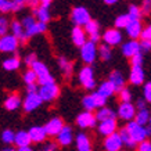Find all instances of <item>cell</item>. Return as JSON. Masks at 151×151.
Masks as SVG:
<instances>
[{"label":"cell","instance_id":"36","mask_svg":"<svg viewBox=\"0 0 151 151\" xmlns=\"http://www.w3.org/2000/svg\"><path fill=\"white\" fill-rule=\"evenodd\" d=\"M47 25L43 22H36L35 25H33L29 31H25V33H27V37H31V36H35V35H39V33H43L45 31H46Z\"/></svg>","mask_w":151,"mask_h":151},{"label":"cell","instance_id":"33","mask_svg":"<svg viewBox=\"0 0 151 151\" xmlns=\"http://www.w3.org/2000/svg\"><path fill=\"white\" fill-rule=\"evenodd\" d=\"M151 119V114L148 110H142V111H137V114H136V116H134V122L136 124H139L140 126H144V125H147L148 122H150Z\"/></svg>","mask_w":151,"mask_h":151},{"label":"cell","instance_id":"4","mask_svg":"<svg viewBox=\"0 0 151 151\" xmlns=\"http://www.w3.org/2000/svg\"><path fill=\"white\" fill-rule=\"evenodd\" d=\"M79 83L82 85L86 90H93L96 86V81H94V72H93L92 67L85 65L82 69L79 71Z\"/></svg>","mask_w":151,"mask_h":151},{"label":"cell","instance_id":"40","mask_svg":"<svg viewBox=\"0 0 151 151\" xmlns=\"http://www.w3.org/2000/svg\"><path fill=\"white\" fill-rule=\"evenodd\" d=\"M24 82L27 83V85H35L37 81V75L35 73V71L33 69H28V71H25L24 72Z\"/></svg>","mask_w":151,"mask_h":151},{"label":"cell","instance_id":"11","mask_svg":"<svg viewBox=\"0 0 151 151\" xmlns=\"http://www.w3.org/2000/svg\"><path fill=\"white\" fill-rule=\"evenodd\" d=\"M136 107L132 103H121L118 107V116L124 121L130 122L134 116H136Z\"/></svg>","mask_w":151,"mask_h":151},{"label":"cell","instance_id":"14","mask_svg":"<svg viewBox=\"0 0 151 151\" xmlns=\"http://www.w3.org/2000/svg\"><path fill=\"white\" fill-rule=\"evenodd\" d=\"M24 6H25V1L22 0H1L0 1V11L3 14L6 13H13V11H19L21 9H24Z\"/></svg>","mask_w":151,"mask_h":151},{"label":"cell","instance_id":"43","mask_svg":"<svg viewBox=\"0 0 151 151\" xmlns=\"http://www.w3.org/2000/svg\"><path fill=\"white\" fill-rule=\"evenodd\" d=\"M93 100H94V103H96V107L100 110V108H104L105 104H107V99H105L104 96H101L100 93H93Z\"/></svg>","mask_w":151,"mask_h":151},{"label":"cell","instance_id":"59","mask_svg":"<svg viewBox=\"0 0 151 151\" xmlns=\"http://www.w3.org/2000/svg\"><path fill=\"white\" fill-rule=\"evenodd\" d=\"M1 151H15V148H14V147H6V148H3V150Z\"/></svg>","mask_w":151,"mask_h":151},{"label":"cell","instance_id":"34","mask_svg":"<svg viewBox=\"0 0 151 151\" xmlns=\"http://www.w3.org/2000/svg\"><path fill=\"white\" fill-rule=\"evenodd\" d=\"M58 67H60V69L64 72L65 76L72 75L73 65H72V63H71V61H68L67 58H64V57H60V58H58Z\"/></svg>","mask_w":151,"mask_h":151},{"label":"cell","instance_id":"48","mask_svg":"<svg viewBox=\"0 0 151 151\" xmlns=\"http://www.w3.org/2000/svg\"><path fill=\"white\" fill-rule=\"evenodd\" d=\"M40 151H57V143H54V142L45 143Z\"/></svg>","mask_w":151,"mask_h":151},{"label":"cell","instance_id":"51","mask_svg":"<svg viewBox=\"0 0 151 151\" xmlns=\"http://www.w3.org/2000/svg\"><path fill=\"white\" fill-rule=\"evenodd\" d=\"M142 40H150L151 42V24L148 27L144 28V31L142 33Z\"/></svg>","mask_w":151,"mask_h":151},{"label":"cell","instance_id":"26","mask_svg":"<svg viewBox=\"0 0 151 151\" xmlns=\"http://www.w3.org/2000/svg\"><path fill=\"white\" fill-rule=\"evenodd\" d=\"M33 17L37 19V22L47 24L51 19V14L49 11V9H45V7L39 6L36 9H33Z\"/></svg>","mask_w":151,"mask_h":151},{"label":"cell","instance_id":"10","mask_svg":"<svg viewBox=\"0 0 151 151\" xmlns=\"http://www.w3.org/2000/svg\"><path fill=\"white\" fill-rule=\"evenodd\" d=\"M97 124L96 115H93V112L90 111H83L76 116V125L79 128L86 129V128H93Z\"/></svg>","mask_w":151,"mask_h":151},{"label":"cell","instance_id":"5","mask_svg":"<svg viewBox=\"0 0 151 151\" xmlns=\"http://www.w3.org/2000/svg\"><path fill=\"white\" fill-rule=\"evenodd\" d=\"M125 128L128 129L129 134H130V137L133 139V142L136 143V144H140V143L146 142V137H147V132H146V128L144 126H140L139 124H136L134 121H130L126 124Z\"/></svg>","mask_w":151,"mask_h":151},{"label":"cell","instance_id":"18","mask_svg":"<svg viewBox=\"0 0 151 151\" xmlns=\"http://www.w3.org/2000/svg\"><path fill=\"white\" fill-rule=\"evenodd\" d=\"M116 119H110V121H104V122H100L99 125V133L108 137L111 134L116 133Z\"/></svg>","mask_w":151,"mask_h":151},{"label":"cell","instance_id":"29","mask_svg":"<svg viewBox=\"0 0 151 151\" xmlns=\"http://www.w3.org/2000/svg\"><path fill=\"white\" fill-rule=\"evenodd\" d=\"M115 92H116V89H115L114 85H112L110 81H107V82H103L100 86H99V90H97V93H100L101 96H104L105 99L111 97Z\"/></svg>","mask_w":151,"mask_h":151},{"label":"cell","instance_id":"37","mask_svg":"<svg viewBox=\"0 0 151 151\" xmlns=\"http://www.w3.org/2000/svg\"><path fill=\"white\" fill-rule=\"evenodd\" d=\"M128 14L129 17H130V19L132 21H140V18H142V9L140 7H137L136 4H130L129 6V10H128Z\"/></svg>","mask_w":151,"mask_h":151},{"label":"cell","instance_id":"3","mask_svg":"<svg viewBox=\"0 0 151 151\" xmlns=\"http://www.w3.org/2000/svg\"><path fill=\"white\" fill-rule=\"evenodd\" d=\"M99 55V47L96 46V43L92 40H87L82 47H81V58L85 64L90 65L94 63L96 57Z\"/></svg>","mask_w":151,"mask_h":151},{"label":"cell","instance_id":"57","mask_svg":"<svg viewBox=\"0 0 151 151\" xmlns=\"http://www.w3.org/2000/svg\"><path fill=\"white\" fill-rule=\"evenodd\" d=\"M18 151H33L31 147H22V148H18Z\"/></svg>","mask_w":151,"mask_h":151},{"label":"cell","instance_id":"47","mask_svg":"<svg viewBox=\"0 0 151 151\" xmlns=\"http://www.w3.org/2000/svg\"><path fill=\"white\" fill-rule=\"evenodd\" d=\"M143 54L140 53V54L134 55L132 60H130V63H132V67H143Z\"/></svg>","mask_w":151,"mask_h":151},{"label":"cell","instance_id":"58","mask_svg":"<svg viewBox=\"0 0 151 151\" xmlns=\"http://www.w3.org/2000/svg\"><path fill=\"white\" fill-rule=\"evenodd\" d=\"M116 3V0H105V4H115Z\"/></svg>","mask_w":151,"mask_h":151},{"label":"cell","instance_id":"55","mask_svg":"<svg viewBox=\"0 0 151 151\" xmlns=\"http://www.w3.org/2000/svg\"><path fill=\"white\" fill-rule=\"evenodd\" d=\"M27 93L28 94H33V93H39V89H37V85H27Z\"/></svg>","mask_w":151,"mask_h":151},{"label":"cell","instance_id":"30","mask_svg":"<svg viewBox=\"0 0 151 151\" xmlns=\"http://www.w3.org/2000/svg\"><path fill=\"white\" fill-rule=\"evenodd\" d=\"M115 116H116V114H115V112L111 110V108H108V107L100 108V110L97 111V114H96L97 121H100V122L110 121V119H115Z\"/></svg>","mask_w":151,"mask_h":151},{"label":"cell","instance_id":"12","mask_svg":"<svg viewBox=\"0 0 151 151\" xmlns=\"http://www.w3.org/2000/svg\"><path fill=\"white\" fill-rule=\"evenodd\" d=\"M122 146H124V142H122L119 133H114V134H111V136L104 139L105 151H122L121 150Z\"/></svg>","mask_w":151,"mask_h":151},{"label":"cell","instance_id":"7","mask_svg":"<svg viewBox=\"0 0 151 151\" xmlns=\"http://www.w3.org/2000/svg\"><path fill=\"white\" fill-rule=\"evenodd\" d=\"M19 40L14 36L13 33H9L0 39V50L3 53H14L18 49Z\"/></svg>","mask_w":151,"mask_h":151},{"label":"cell","instance_id":"39","mask_svg":"<svg viewBox=\"0 0 151 151\" xmlns=\"http://www.w3.org/2000/svg\"><path fill=\"white\" fill-rule=\"evenodd\" d=\"M1 142L4 144H13L15 143V133L11 129H4L1 133Z\"/></svg>","mask_w":151,"mask_h":151},{"label":"cell","instance_id":"21","mask_svg":"<svg viewBox=\"0 0 151 151\" xmlns=\"http://www.w3.org/2000/svg\"><path fill=\"white\" fill-rule=\"evenodd\" d=\"M143 31L144 29H143L140 21H132L129 24V27L126 28V33L130 37V40H137V37H142Z\"/></svg>","mask_w":151,"mask_h":151},{"label":"cell","instance_id":"44","mask_svg":"<svg viewBox=\"0 0 151 151\" xmlns=\"http://www.w3.org/2000/svg\"><path fill=\"white\" fill-rule=\"evenodd\" d=\"M119 99H121L122 103H130V100H132V93H130V90H129L128 87H124V89L119 92Z\"/></svg>","mask_w":151,"mask_h":151},{"label":"cell","instance_id":"38","mask_svg":"<svg viewBox=\"0 0 151 151\" xmlns=\"http://www.w3.org/2000/svg\"><path fill=\"white\" fill-rule=\"evenodd\" d=\"M99 55H100V58L103 61H108L111 58V55H112V50H111V47L108 45H105L103 43L100 47H99Z\"/></svg>","mask_w":151,"mask_h":151},{"label":"cell","instance_id":"22","mask_svg":"<svg viewBox=\"0 0 151 151\" xmlns=\"http://www.w3.org/2000/svg\"><path fill=\"white\" fill-rule=\"evenodd\" d=\"M129 81L132 85H142L144 82V71H143V67H132V71H130V75H129Z\"/></svg>","mask_w":151,"mask_h":151},{"label":"cell","instance_id":"23","mask_svg":"<svg viewBox=\"0 0 151 151\" xmlns=\"http://www.w3.org/2000/svg\"><path fill=\"white\" fill-rule=\"evenodd\" d=\"M10 29H11V33H13V35L17 37L18 40L25 42L28 39L27 33H25V29H24V27H22V24L19 22V21H17V19H14L13 22H11Z\"/></svg>","mask_w":151,"mask_h":151},{"label":"cell","instance_id":"16","mask_svg":"<svg viewBox=\"0 0 151 151\" xmlns=\"http://www.w3.org/2000/svg\"><path fill=\"white\" fill-rule=\"evenodd\" d=\"M72 142H73V130L71 126L65 125L63 128V130L57 136V143L61 144V146H69Z\"/></svg>","mask_w":151,"mask_h":151},{"label":"cell","instance_id":"25","mask_svg":"<svg viewBox=\"0 0 151 151\" xmlns=\"http://www.w3.org/2000/svg\"><path fill=\"white\" fill-rule=\"evenodd\" d=\"M75 143H76L78 151H92L90 140H89V137H87L85 133H78L76 139H75Z\"/></svg>","mask_w":151,"mask_h":151},{"label":"cell","instance_id":"41","mask_svg":"<svg viewBox=\"0 0 151 151\" xmlns=\"http://www.w3.org/2000/svg\"><path fill=\"white\" fill-rule=\"evenodd\" d=\"M82 105L85 107V110L86 111H90L92 112L94 108H97L96 107V103H94V100H93V96L92 94H87V96H85L82 99Z\"/></svg>","mask_w":151,"mask_h":151},{"label":"cell","instance_id":"2","mask_svg":"<svg viewBox=\"0 0 151 151\" xmlns=\"http://www.w3.org/2000/svg\"><path fill=\"white\" fill-rule=\"evenodd\" d=\"M71 19L75 24V27H86L87 24L92 21L90 18V13L87 11L86 7L78 6V7H73L71 11Z\"/></svg>","mask_w":151,"mask_h":151},{"label":"cell","instance_id":"20","mask_svg":"<svg viewBox=\"0 0 151 151\" xmlns=\"http://www.w3.org/2000/svg\"><path fill=\"white\" fill-rule=\"evenodd\" d=\"M85 31H86V33L89 35L92 42H94V43L99 42V39H100V24L97 22L96 19H92L90 22L87 24L85 27Z\"/></svg>","mask_w":151,"mask_h":151},{"label":"cell","instance_id":"61","mask_svg":"<svg viewBox=\"0 0 151 151\" xmlns=\"http://www.w3.org/2000/svg\"><path fill=\"white\" fill-rule=\"evenodd\" d=\"M150 126H151V119H150Z\"/></svg>","mask_w":151,"mask_h":151},{"label":"cell","instance_id":"19","mask_svg":"<svg viewBox=\"0 0 151 151\" xmlns=\"http://www.w3.org/2000/svg\"><path fill=\"white\" fill-rule=\"evenodd\" d=\"M28 132H29L31 140L33 143H43L47 137V132L45 129V126H32Z\"/></svg>","mask_w":151,"mask_h":151},{"label":"cell","instance_id":"24","mask_svg":"<svg viewBox=\"0 0 151 151\" xmlns=\"http://www.w3.org/2000/svg\"><path fill=\"white\" fill-rule=\"evenodd\" d=\"M108 81L114 85V87L116 89V92H121L125 87V76L119 72V71H112V72L110 73Z\"/></svg>","mask_w":151,"mask_h":151},{"label":"cell","instance_id":"8","mask_svg":"<svg viewBox=\"0 0 151 151\" xmlns=\"http://www.w3.org/2000/svg\"><path fill=\"white\" fill-rule=\"evenodd\" d=\"M103 40H104L105 45H108V46H118V45H121V42H122V33L119 32V29H116V28H111V29H107V31H104V33H103Z\"/></svg>","mask_w":151,"mask_h":151},{"label":"cell","instance_id":"53","mask_svg":"<svg viewBox=\"0 0 151 151\" xmlns=\"http://www.w3.org/2000/svg\"><path fill=\"white\" fill-rule=\"evenodd\" d=\"M140 46H142V51H151V42L150 40H140Z\"/></svg>","mask_w":151,"mask_h":151},{"label":"cell","instance_id":"46","mask_svg":"<svg viewBox=\"0 0 151 151\" xmlns=\"http://www.w3.org/2000/svg\"><path fill=\"white\" fill-rule=\"evenodd\" d=\"M143 96H144V100L151 103V82H147L144 85V89H143Z\"/></svg>","mask_w":151,"mask_h":151},{"label":"cell","instance_id":"9","mask_svg":"<svg viewBox=\"0 0 151 151\" xmlns=\"http://www.w3.org/2000/svg\"><path fill=\"white\" fill-rule=\"evenodd\" d=\"M43 103L42 97L39 96V93H33V94H27L25 99H24L22 103V108L25 112H32L36 108H39Z\"/></svg>","mask_w":151,"mask_h":151},{"label":"cell","instance_id":"15","mask_svg":"<svg viewBox=\"0 0 151 151\" xmlns=\"http://www.w3.org/2000/svg\"><path fill=\"white\" fill-rule=\"evenodd\" d=\"M64 121L61 118H51L46 125H45V129L47 132V136H58V133L63 130L64 128Z\"/></svg>","mask_w":151,"mask_h":151},{"label":"cell","instance_id":"6","mask_svg":"<svg viewBox=\"0 0 151 151\" xmlns=\"http://www.w3.org/2000/svg\"><path fill=\"white\" fill-rule=\"evenodd\" d=\"M60 94V87L57 83H49L39 87V96L43 101H53Z\"/></svg>","mask_w":151,"mask_h":151},{"label":"cell","instance_id":"49","mask_svg":"<svg viewBox=\"0 0 151 151\" xmlns=\"http://www.w3.org/2000/svg\"><path fill=\"white\" fill-rule=\"evenodd\" d=\"M35 61H37L35 53H29V54L25 55V58H24V63H25L27 65H29V67H32V64L35 63Z\"/></svg>","mask_w":151,"mask_h":151},{"label":"cell","instance_id":"27","mask_svg":"<svg viewBox=\"0 0 151 151\" xmlns=\"http://www.w3.org/2000/svg\"><path fill=\"white\" fill-rule=\"evenodd\" d=\"M32 143L31 140V136H29V132H25V130H19V132L15 133V146L18 148H22V147H29V144Z\"/></svg>","mask_w":151,"mask_h":151},{"label":"cell","instance_id":"50","mask_svg":"<svg viewBox=\"0 0 151 151\" xmlns=\"http://www.w3.org/2000/svg\"><path fill=\"white\" fill-rule=\"evenodd\" d=\"M142 9V13L144 15H148L151 13V0H146V1H143V6L140 7Z\"/></svg>","mask_w":151,"mask_h":151},{"label":"cell","instance_id":"42","mask_svg":"<svg viewBox=\"0 0 151 151\" xmlns=\"http://www.w3.org/2000/svg\"><path fill=\"white\" fill-rule=\"evenodd\" d=\"M37 22V19L33 17V15H25L22 18V21H21V24H22V27L25 31H29L31 28L35 25V24Z\"/></svg>","mask_w":151,"mask_h":151},{"label":"cell","instance_id":"28","mask_svg":"<svg viewBox=\"0 0 151 151\" xmlns=\"http://www.w3.org/2000/svg\"><path fill=\"white\" fill-rule=\"evenodd\" d=\"M22 103L24 101L21 100V97L18 94H10L4 100V108L9 111H15L17 108H19V105Z\"/></svg>","mask_w":151,"mask_h":151},{"label":"cell","instance_id":"52","mask_svg":"<svg viewBox=\"0 0 151 151\" xmlns=\"http://www.w3.org/2000/svg\"><path fill=\"white\" fill-rule=\"evenodd\" d=\"M137 151H151V143L150 142H143L139 144L137 147Z\"/></svg>","mask_w":151,"mask_h":151},{"label":"cell","instance_id":"60","mask_svg":"<svg viewBox=\"0 0 151 151\" xmlns=\"http://www.w3.org/2000/svg\"><path fill=\"white\" fill-rule=\"evenodd\" d=\"M146 132H147V137H148V136H151V126H147Z\"/></svg>","mask_w":151,"mask_h":151},{"label":"cell","instance_id":"31","mask_svg":"<svg viewBox=\"0 0 151 151\" xmlns=\"http://www.w3.org/2000/svg\"><path fill=\"white\" fill-rule=\"evenodd\" d=\"M21 65V61H19L18 57H9L3 61V68L6 71H17Z\"/></svg>","mask_w":151,"mask_h":151},{"label":"cell","instance_id":"17","mask_svg":"<svg viewBox=\"0 0 151 151\" xmlns=\"http://www.w3.org/2000/svg\"><path fill=\"white\" fill-rule=\"evenodd\" d=\"M86 31L82 29L81 27H73L72 31H71V39H72L73 45L78 47H82L85 43H86Z\"/></svg>","mask_w":151,"mask_h":151},{"label":"cell","instance_id":"54","mask_svg":"<svg viewBox=\"0 0 151 151\" xmlns=\"http://www.w3.org/2000/svg\"><path fill=\"white\" fill-rule=\"evenodd\" d=\"M136 107H137V111L147 110V107H146V100H144V99H137V101H136Z\"/></svg>","mask_w":151,"mask_h":151},{"label":"cell","instance_id":"56","mask_svg":"<svg viewBox=\"0 0 151 151\" xmlns=\"http://www.w3.org/2000/svg\"><path fill=\"white\" fill-rule=\"evenodd\" d=\"M50 4H51L50 0H43V1L40 3V6H42V7H45V9H49V7H50Z\"/></svg>","mask_w":151,"mask_h":151},{"label":"cell","instance_id":"13","mask_svg":"<svg viewBox=\"0 0 151 151\" xmlns=\"http://www.w3.org/2000/svg\"><path fill=\"white\" fill-rule=\"evenodd\" d=\"M142 53V46L139 40H129L122 45V54L128 58H133L134 55Z\"/></svg>","mask_w":151,"mask_h":151},{"label":"cell","instance_id":"1","mask_svg":"<svg viewBox=\"0 0 151 151\" xmlns=\"http://www.w3.org/2000/svg\"><path fill=\"white\" fill-rule=\"evenodd\" d=\"M31 69H33L35 73L37 75V81H39V83H40V86H43V85H49V83H55L54 78H53V75L50 73L49 68H47L42 61H39V60L35 61V63L32 64V67H31Z\"/></svg>","mask_w":151,"mask_h":151},{"label":"cell","instance_id":"35","mask_svg":"<svg viewBox=\"0 0 151 151\" xmlns=\"http://www.w3.org/2000/svg\"><path fill=\"white\" fill-rule=\"evenodd\" d=\"M118 133L121 134L122 142H124V144H126V147H128V148H134V147L137 146L136 143L133 142V139L130 137V134H129V132H128V129H126V128H122Z\"/></svg>","mask_w":151,"mask_h":151},{"label":"cell","instance_id":"32","mask_svg":"<svg viewBox=\"0 0 151 151\" xmlns=\"http://www.w3.org/2000/svg\"><path fill=\"white\" fill-rule=\"evenodd\" d=\"M132 22V19H130V17H129V14H121V15H118L116 18H115V28L116 29H126V28L129 27V24Z\"/></svg>","mask_w":151,"mask_h":151},{"label":"cell","instance_id":"45","mask_svg":"<svg viewBox=\"0 0 151 151\" xmlns=\"http://www.w3.org/2000/svg\"><path fill=\"white\" fill-rule=\"evenodd\" d=\"M9 21H7V18L6 17H1L0 18V35H1V37L6 36V35H9L7 33V31H9Z\"/></svg>","mask_w":151,"mask_h":151}]
</instances>
